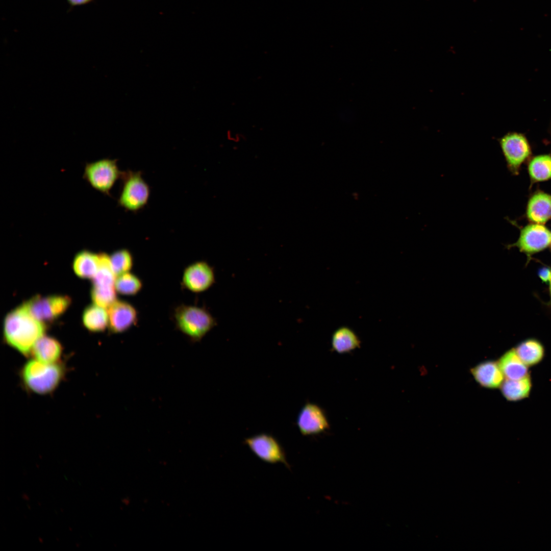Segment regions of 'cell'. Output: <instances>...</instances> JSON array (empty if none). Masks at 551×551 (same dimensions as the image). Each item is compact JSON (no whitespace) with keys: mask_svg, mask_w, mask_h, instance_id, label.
<instances>
[{"mask_svg":"<svg viewBox=\"0 0 551 551\" xmlns=\"http://www.w3.org/2000/svg\"><path fill=\"white\" fill-rule=\"evenodd\" d=\"M45 330L44 323L33 317L21 305L5 316L4 340L20 354L29 357L34 345L44 335Z\"/></svg>","mask_w":551,"mask_h":551,"instance_id":"obj_1","label":"cell"},{"mask_svg":"<svg viewBox=\"0 0 551 551\" xmlns=\"http://www.w3.org/2000/svg\"><path fill=\"white\" fill-rule=\"evenodd\" d=\"M67 368L61 362L46 363L32 358L20 368L21 384L28 392L46 395L55 391L65 379Z\"/></svg>","mask_w":551,"mask_h":551,"instance_id":"obj_2","label":"cell"},{"mask_svg":"<svg viewBox=\"0 0 551 551\" xmlns=\"http://www.w3.org/2000/svg\"><path fill=\"white\" fill-rule=\"evenodd\" d=\"M177 328L192 341L197 342L217 325V321L205 307L181 305L174 312Z\"/></svg>","mask_w":551,"mask_h":551,"instance_id":"obj_3","label":"cell"},{"mask_svg":"<svg viewBox=\"0 0 551 551\" xmlns=\"http://www.w3.org/2000/svg\"><path fill=\"white\" fill-rule=\"evenodd\" d=\"M123 185L118 204L131 212H137L147 204L151 193L149 185L140 171H123Z\"/></svg>","mask_w":551,"mask_h":551,"instance_id":"obj_4","label":"cell"},{"mask_svg":"<svg viewBox=\"0 0 551 551\" xmlns=\"http://www.w3.org/2000/svg\"><path fill=\"white\" fill-rule=\"evenodd\" d=\"M122 172L116 160L106 158L87 163L83 177L92 188L109 195L116 181L121 178Z\"/></svg>","mask_w":551,"mask_h":551,"instance_id":"obj_5","label":"cell"},{"mask_svg":"<svg viewBox=\"0 0 551 551\" xmlns=\"http://www.w3.org/2000/svg\"><path fill=\"white\" fill-rule=\"evenodd\" d=\"M70 303V298L65 295H36L22 305L33 317L44 323L59 317Z\"/></svg>","mask_w":551,"mask_h":551,"instance_id":"obj_6","label":"cell"},{"mask_svg":"<svg viewBox=\"0 0 551 551\" xmlns=\"http://www.w3.org/2000/svg\"><path fill=\"white\" fill-rule=\"evenodd\" d=\"M244 443L262 461L270 464L281 463L290 469L284 450L272 436L265 433L257 434L246 438Z\"/></svg>","mask_w":551,"mask_h":551,"instance_id":"obj_7","label":"cell"},{"mask_svg":"<svg viewBox=\"0 0 551 551\" xmlns=\"http://www.w3.org/2000/svg\"><path fill=\"white\" fill-rule=\"evenodd\" d=\"M499 142L508 168L513 173L518 174L521 165L531 154L527 139L521 134L509 133Z\"/></svg>","mask_w":551,"mask_h":551,"instance_id":"obj_8","label":"cell"},{"mask_svg":"<svg viewBox=\"0 0 551 551\" xmlns=\"http://www.w3.org/2000/svg\"><path fill=\"white\" fill-rule=\"evenodd\" d=\"M182 283L186 289L193 292H205L215 283L214 269L205 261L194 262L184 270Z\"/></svg>","mask_w":551,"mask_h":551,"instance_id":"obj_9","label":"cell"},{"mask_svg":"<svg viewBox=\"0 0 551 551\" xmlns=\"http://www.w3.org/2000/svg\"><path fill=\"white\" fill-rule=\"evenodd\" d=\"M551 233L541 224L534 223L525 227L520 232L517 241L512 246L528 256L540 252L550 244Z\"/></svg>","mask_w":551,"mask_h":551,"instance_id":"obj_10","label":"cell"},{"mask_svg":"<svg viewBox=\"0 0 551 551\" xmlns=\"http://www.w3.org/2000/svg\"><path fill=\"white\" fill-rule=\"evenodd\" d=\"M297 425L300 433L305 436L317 435L329 428L325 413L316 404L306 403L300 410Z\"/></svg>","mask_w":551,"mask_h":551,"instance_id":"obj_11","label":"cell"},{"mask_svg":"<svg viewBox=\"0 0 551 551\" xmlns=\"http://www.w3.org/2000/svg\"><path fill=\"white\" fill-rule=\"evenodd\" d=\"M108 328L112 333H123L137 322L138 314L130 303L116 299L108 309Z\"/></svg>","mask_w":551,"mask_h":551,"instance_id":"obj_12","label":"cell"},{"mask_svg":"<svg viewBox=\"0 0 551 551\" xmlns=\"http://www.w3.org/2000/svg\"><path fill=\"white\" fill-rule=\"evenodd\" d=\"M62 354L61 343L53 337L43 335L34 345L30 356L40 362L52 364L61 362Z\"/></svg>","mask_w":551,"mask_h":551,"instance_id":"obj_13","label":"cell"},{"mask_svg":"<svg viewBox=\"0 0 551 551\" xmlns=\"http://www.w3.org/2000/svg\"><path fill=\"white\" fill-rule=\"evenodd\" d=\"M471 371L477 382L486 388L499 387L504 381V375L498 363L495 361L481 363L473 367Z\"/></svg>","mask_w":551,"mask_h":551,"instance_id":"obj_14","label":"cell"},{"mask_svg":"<svg viewBox=\"0 0 551 551\" xmlns=\"http://www.w3.org/2000/svg\"><path fill=\"white\" fill-rule=\"evenodd\" d=\"M527 215L534 223L546 222L551 217V195L543 192L535 193L528 202Z\"/></svg>","mask_w":551,"mask_h":551,"instance_id":"obj_15","label":"cell"},{"mask_svg":"<svg viewBox=\"0 0 551 551\" xmlns=\"http://www.w3.org/2000/svg\"><path fill=\"white\" fill-rule=\"evenodd\" d=\"M498 363L507 379L517 380L529 374L528 366L520 359L514 348L506 352Z\"/></svg>","mask_w":551,"mask_h":551,"instance_id":"obj_16","label":"cell"},{"mask_svg":"<svg viewBox=\"0 0 551 551\" xmlns=\"http://www.w3.org/2000/svg\"><path fill=\"white\" fill-rule=\"evenodd\" d=\"M360 346L361 341L358 336L348 327H340L332 334L331 346L338 354L348 353Z\"/></svg>","mask_w":551,"mask_h":551,"instance_id":"obj_17","label":"cell"},{"mask_svg":"<svg viewBox=\"0 0 551 551\" xmlns=\"http://www.w3.org/2000/svg\"><path fill=\"white\" fill-rule=\"evenodd\" d=\"M99 266V255L88 250H82L75 256L73 268L81 278H92Z\"/></svg>","mask_w":551,"mask_h":551,"instance_id":"obj_18","label":"cell"},{"mask_svg":"<svg viewBox=\"0 0 551 551\" xmlns=\"http://www.w3.org/2000/svg\"><path fill=\"white\" fill-rule=\"evenodd\" d=\"M514 349L520 359L528 367L540 363L545 355L543 345L535 338L522 341Z\"/></svg>","mask_w":551,"mask_h":551,"instance_id":"obj_19","label":"cell"},{"mask_svg":"<svg viewBox=\"0 0 551 551\" xmlns=\"http://www.w3.org/2000/svg\"><path fill=\"white\" fill-rule=\"evenodd\" d=\"M530 374L517 380L506 379L500 388L503 396L509 401L516 402L527 398L532 388Z\"/></svg>","mask_w":551,"mask_h":551,"instance_id":"obj_20","label":"cell"},{"mask_svg":"<svg viewBox=\"0 0 551 551\" xmlns=\"http://www.w3.org/2000/svg\"><path fill=\"white\" fill-rule=\"evenodd\" d=\"M84 326L92 332H102L108 327V313L106 308L95 304L84 309L82 315Z\"/></svg>","mask_w":551,"mask_h":551,"instance_id":"obj_21","label":"cell"},{"mask_svg":"<svg viewBox=\"0 0 551 551\" xmlns=\"http://www.w3.org/2000/svg\"><path fill=\"white\" fill-rule=\"evenodd\" d=\"M530 176L534 181L540 182L551 179V156L539 155L534 157L528 167Z\"/></svg>","mask_w":551,"mask_h":551,"instance_id":"obj_22","label":"cell"},{"mask_svg":"<svg viewBox=\"0 0 551 551\" xmlns=\"http://www.w3.org/2000/svg\"><path fill=\"white\" fill-rule=\"evenodd\" d=\"M114 285L117 293L132 296L136 295L141 290L142 283L139 277L128 272L117 276Z\"/></svg>","mask_w":551,"mask_h":551,"instance_id":"obj_23","label":"cell"},{"mask_svg":"<svg viewBox=\"0 0 551 551\" xmlns=\"http://www.w3.org/2000/svg\"><path fill=\"white\" fill-rule=\"evenodd\" d=\"M111 269L116 277L121 274L130 272L133 266V257L131 252L126 248L117 250L109 255Z\"/></svg>","mask_w":551,"mask_h":551,"instance_id":"obj_24","label":"cell"},{"mask_svg":"<svg viewBox=\"0 0 551 551\" xmlns=\"http://www.w3.org/2000/svg\"><path fill=\"white\" fill-rule=\"evenodd\" d=\"M116 293L115 286L105 288L92 286L91 296L95 304L108 309L117 299Z\"/></svg>","mask_w":551,"mask_h":551,"instance_id":"obj_25","label":"cell"},{"mask_svg":"<svg viewBox=\"0 0 551 551\" xmlns=\"http://www.w3.org/2000/svg\"><path fill=\"white\" fill-rule=\"evenodd\" d=\"M539 278L543 283H548L551 278V268L544 266L539 268L538 271Z\"/></svg>","mask_w":551,"mask_h":551,"instance_id":"obj_26","label":"cell"},{"mask_svg":"<svg viewBox=\"0 0 551 551\" xmlns=\"http://www.w3.org/2000/svg\"><path fill=\"white\" fill-rule=\"evenodd\" d=\"M71 7H76L87 5L94 0H66Z\"/></svg>","mask_w":551,"mask_h":551,"instance_id":"obj_27","label":"cell"},{"mask_svg":"<svg viewBox=\"0 0 551 551\" xmlns=\"http://www.w3.org/2000/svg\"><path fill=\"white\" fill-rule=\"evenodd\" d=\"M227 137L228 140L238 142L240 140V137L241 135L238 133H235L230 130L227 132Z\"/></svg>","mask_w":551,"mask_h":551,"instance_id":"obj_28","label":"cell"},{"mask_svg":"<svg viewBox=\"0 0 551 551\" xmlns=\"http://www.w3.org/2000/svg\"><path fill=\"white\" fill-rule=\"evenodd\" d=\"M549 301L548 305L551 307V278L549 281Z\"/></svg>","mask_w":551,"mask_h":551,"instance_id":"obj_29","label":"cell"},{"mask_svg":"<svg viewBox=\"0 0 551 551\" xmlns=\"http://www.w3.org/2000/svg\"><path fill=\"white\" fill-rule=\"evenodd\" d=\"M550 247H551V241H550Z\"/></svg>","mask_w":551,"mask_h":551,"instance_id":"obj_30","label":"cell"}]
</instances>
